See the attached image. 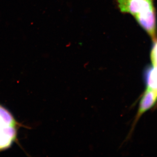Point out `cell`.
Instances as JSON below:
<instances>
[{
    "instance_id": "7a4b0ae2",
    "label": "cell",
    "mask_w": 157,
    "mask_h": 157,
    "mask_svg": "<svg viewBox=\"0 0 157 157\" xmlns=\"http://www.w3.org/2000/svg\"><path fill=\"white\" fill-rule=\"evenodd\" d=\"M121 12L135 17L155 9L153 0H117Z\"/></svg>"
},
{
    "instance_id": "5b68a950",
    "label": "cell",
    "mask_w": 157,
    "mask_h": 157,
    "mask_svg": "<svg viewBox=\"0 0 157 157\" xmlns=\"http://www.w3.org/2000/svg\"><path fill=\"white\" fill-rule=\"evenodd\" d=\"M151 59L153 66H157V41L155 42L151 53Z\"/></svg>"
},
{
    "instance_id": "6da1fadb",
    "label": "cell",
    "mask_w": 157,
    "mask_h": 157,
    "mask_svg": "<svg viewBox=\"0 0 157 157\" xmlns=\"http://www.w3.org/2000/svg\"><path fill=\"white\" fill-rule=\"evenodd\" d=\"M17 129L13 116L0 105V151L11 146L17 137Z\"/></svg>"
},
{
    "instance_id": "3957f363",
    "label": "cell",
    "mask_w": 157,
    "mask_h": 157,
    "mask_svg": "<svg viewBox=\"0 0 157 157\" xmlns=\"http://www.w3.org/2000/svg\"><path fill=\"white\" fill-rule=\"evenodd\" d=\"M157 101V91L147 87L141 100L136 117L138 120L144 112L151 108Z\"/></svg>"
},
{
    "instance_id": "277c9868",
    "label": "cell",
    "mask_w": 157,
    "mask_h": 157,
    "mask_svg": "<svg viewBox=\"0 0 157 157\" xmlns=\"http://www.w3.org/2000/svg\"><path fill=\"white\" fill-rule=\"evenodd\" d=\"M147 87L157 91V66L149 67L145 71Z\"/></svg>"
}]
</instances>
